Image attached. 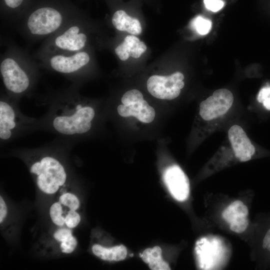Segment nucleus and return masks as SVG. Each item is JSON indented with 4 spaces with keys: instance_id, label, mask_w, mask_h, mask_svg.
Listing matches in <instances>:
<instances>
[{
    "instance_id": "2",
    "label": "nucleus",
    "mask_w": 270,
    "mask_h": 270,
    "mask_svg": "<svg viewBox=\"0 0 270 270\" xmlns=\"http://www.w3.org/2000/svg\"><path fill=\"white\" fill-rule=\"evenodd\" d=\"M30 172L36 179L38 189L50 195L56 193L67 180V174L62 162L51 155H42L30 164Z\"/></svg>"
},
{
    "instance_id": "14",
    "label": "nucleus",
    "mask_w": 270,
    "mask_h": 270,
    "mask_svg": "<svg viewBox=\"0 0 270 270\" xmlns=\"http://www.w3.org/2000/svg\"><path fill=\"white\" fill-rule=\"evenodd\" d=\"M112 23L118 30L126 31L132 35L140 34L142 32L139 20L129 16L122 10H118L114 14Z\"/></svg>"
},
{
    "instance_id": "12",
    "label": "nucleus",
    "mask_w": 270,
    "mask_h": 270,
    "mask_svg": "<svg viewBox=\"0 0 270 270\" xmlns=\"http://www.w3.org/2000/svg\"><path fill=\"white\" fill-rule=\"evenodd\" d=\"M117 110L121 116H134L144 123L152 122L156 114L154 109L144 100L129 106L120 104L118 106Z\"/></svg>"
},
{
    "instance_id": "23",
    "label": "nucleus",
    "mask_w": 270,
    "mask_h": 270,
    "mask_svg": "<svg viewBox=\"0 0 270 270\" xmlns=\"http://www.w3.org/2000/svg\"><path fill=\"white\" fill-rule=\"evenodd\" d=\"M248 220L246 216H240L235 218L230 224V229L236 233H242L248 228Z\"/></svg>"
},
{
    "instance_id": "8",
    "label": "nucleus",
    "mask_w": 270,
    "mask_h": 270,
    "mask_svg": "<svg viewBox=\"0 0 270 270\" xmlns=\"http://www.w3.org/2000/svg\"><path fill=\"white\" fill-rule=\"evenodd\" d=\"M90 60L87 52L80 51L70 55H54L50 60V64L57 72L70 74L82 68L88 63Z\"/></svg>"
},
{
    "instance_id": "6",
    "label": "nucleus",
    "mask_w": 270,
    "mask_h": 270,
    "mask_svg": "<svg viewBox=\"0 0 270 270\" xmlns=\"http://www.w3.org/2000/svg\"><path fill=\"white\" fill-rule=\"evenodd\" d=\"M0 71L4 84L10 92L20 94L28 88L30 80L28 75L14 58L4 59L0 63Z\"/></svg>"
},
{
    "instance_id": "26",
    "label": "nucleus",
    "mask_w": 270,
    "mask_h": 270,
    "mask_svg": "<svg viewBox=\"0 0 270 270\" xmlns=\"http://www.w3.org/2000/svg\"><path fill=\"white\" fill-rule=\"evenodd\" d=\"M206 8L213 12H216L224 6V2L221 0H204Z\"/></svg>"
},
{
    "instance_id": "28",
    "label": "nucleus",
    "mask_w": 270,
    "mask_h": 270,
    "mask_svg": "<svg viewBox=\"0 0 270 270\" xmlns=\"http://www.w3.org/2000/svg\"><path fill=\"white\" fill-rule=\"evenodd\" d=\"M263 248L270 252V228L266 232L262 241Z\"/></svg>"
},
{
    "instance_id": "10",
    "label": "nucleus",
    "mask_w": 270,
    "mask_h": 270,
    "mask_svg": "<svg viewBox=\"0 0 270 270\" xmlns=\"http://www.w3.org/2000/svg\"><path fill=\"white\" fill-rule=\"evenodd\" d=\"M87 41L86 34L81 32L78 25H72L55 38L54 46L61 50L76 52L85 46Z\"/></svg>"
},
{
    "instance_id": "13",
    "label": "nucleus",
    "mask_w": 270,
    "mask_h": 270,
    "mask_svg": "<svg viewBox=\"0 0 270 270\" xmlns=\"http://www.w3.org/2000/svg\"><path fill=\"white\" fill-rule=\"evenodd\" d=\"M146 46L134 35L127 36L123 42L114 50L115 52L120 59L124 61L130 56L134 58H138L146 51Z\"/></svg>"
},
{
    "instance_id": "7",
    "label": "nucleus",
    "mask_w": 270,
    "mask_h": 270,
    "mask_svg": "<svg viewBox=\"0 0 270 270\" xmlns=\"http://www.w3.org/2000/svg\"><path fill=\"white\" fill-rule=\"evenodd\" d=\"M163 178L169 192L177 200H186L190 194V182L187 176L178 165L168 167Z\"/></svg>"
},
{
    "instance_id": "18",
    "label": "nucleus",
    "mask_w": 270,
    "mask_h": 270,
    "mask_svg": "<svg viewBox=\"0 0 270 270\" xmlns=\"http://www.w3.org/2000/svg\"><path fill=\"white\" fill-rule=\"evenodd\" d=\"M248 214V207L238 200L230 204L222 212V216L224 220L231 223L238 216H246Z\"/></svg>"
},
{
    "instance_id": "25",
    "label": "nucleus",
    "mask_w": 270,
    "mask_h": 270,
    "mask_svg": "<svg viewBox=\"0 0 270 270\" xmlns=\"http://www.w3.org/2000/svg\"><path fill=\"white\" fill-rule=\"evenodd\" d=\"M258 101L262 103L264 106L270 110V86H266L262 88L257 96Z\"/></svg>"
},
{
    "instance_id": "22",
    "label": "nucleus",
    "mask_w": 270,
    "mask_h": 270,
    "mask_svg": "<svg viewBox=\"0 0 270 270\" xmlns=\"http://www.w3.org/2000/svg\"><path fill=\"white\" fill-rule=\"evenodd\" d=\"M144 100L142 93L138 90L133 89L126 92L122 96L121 102L126 106Z\"/></svg>"
},
{
    "instance_id": "3",
    "label": "nucleus",
    "mask_w": 270,
    "mask_h": 270,
    "mask_svg": "<svg viewBox=\"0 0 270 270\" xmlns=\"http://www.w3.org/2000/svg\"><path fill=\"white\" fill-rule=\"evenodd\" d=\"M184 74L176 72L168 76L154 75L148 78L147 89L154 97L166 100L176 98L184 87Z\"/></svg>"
},
{
    "instance_id": "15",
    "label": "nucleus",
    "mask_w": 270,
    "mask_h": 270,
    "mask_svg": "<svg viewBox=\"0 0 270 270\" xmlns=\"http://www.w3.org/2000/svg\"><path fill=\"white\" fill-rule=\"evenodd\" d=\"M94 255L100 259L110 262L124 260L127 256V249L123 245L106 247L99 244H94L92 247Z\"/></svg>"
},
{
    "instance_id": "11",
    "label": "nucleus",
    "mask_w": 270,
    "mask_h": 270,
    "mask_svg": "<svg viewBox=\"0 0 270 270\" xmlns=\"http://www.w3.org/2000/svg\"><path fill=\"white\" fill-rule=\"evenodd\" d=\"M18 114L14 107L6 101L0 102V138L8 140L18 128Z\"/></svg>"
},
{
    "instance_id": "24",
    "label": "nucleus",
    "mask_w": 270,
    "mask_h": 270,
    "mask_svg": "<svg viewBox=\"0 0 270 270\" xmlns=\"http://www.w3.org/2000/svg\"><path fill=\"white\" fill-rule=\"evenodd\" d=\"M81 218L76 210H70L65 218V225L70 229L76 228L80 224Z\"/></svg>"
},
{
    "instance_id": "9",
    "label": "nucleus",
    "mask_w": 270,
    "mask_h": 270,
    "mask_svg": "<svg viewBox=\"0 0 270 270\" xmlns=\"http://www.w3.org/2000/svg\"><path fill=\"white\" fill-rule=\"evenodd\" d=\"M228 136L236 157L242 162L250 160L256 149L243 128L233 125L228 130Z\"/></svg>"
},
{
    "instance_id": "21",
    "label": "nucleus",
    "mask_w": 270,
    "mask_h": 270,
    "mask_svg": "<svg viewBox=\"0 0 270 270\" xmlns=\"http://www.w3.org/2000/svg\"><path fill=\"white\" fill-rule=\"evenodd\" d=\"M212 22L210 20L205 18L202 16L195 18L192 22L194 29L200 34L205 35L208 34L212 28Z\"/></svg>"
},
{
    "instance_id": "17",
    "label": "nucleus",
    "mask_w": 270,
    "mask_h": 270,
    "mask_svg": "<svg viewBox=\"0 0 270 270\" xmlns=\"http://www.w3.org/2000/svg\"><path fill=\"white\" fill-rule=\"evenodd\" d=\"M53 236L60 242V250L64 254H71L77 247L78 240L70 228L60 227L54 232Z\"/></svg>"
},
{
    "instance_id": "4",
    "label": "nucleus",
    "mask_w": 270,
    "mask_h": 270,
    "mask_svg": "<svg viewBox=\"0 0 270 270\" xmlns=\"http://www.w3.org/2000/svg\"><path fill=\"white\" fill-rule=\"evenodd\" d=\"M62 16L56 10L44 7L34 11L28 17L26 25L30 32L36 36H46L58 30L62 24Z\"/></svg>"
},
{
    "instance_id": "16",
    "label": "nucleus",
    "mask_w": 270,
    "mask_h": 270,
    "mask_svg": "<svg viewBox=\"0 0 270 270\" xmlns=\"http://www.w3.org/2000/svg\"><path fill=\"white\" fill-rule=\"evenodd\" d=\"M140 256L143 261L148 264L150 270H170L168 263L162 258V250L158 246L146 248Z\"/></svg>"
},
{
    "instance_id": "19",
    "label": "nucleus",
    "mask_w": 270,
    "mask_h": 270,
    "mask_svg": "<svg viewBox=\"0 0 270 270\" xmlns=\"http://www.w3.org/2000/svg\"><path fill=\"white\" fill-rule=\"evenodd\" d=\"M64 206L58 201L54 202L50 206L49 214L52 222L58 226L65 225V218L68 212H65Z\"/></svg>"
},
{
    "instance_id": "5",
    "label": "nucleus",
    "mask_w": 270,
    "mask_h": 270,
    "mask_svg": "<svg viewBox=\"0 0 270 270\" xmlns=\"http://www.w3.org/2000/svg\"><path fill=\"white\" fill-rule=\"evenodd\" d=\"M234 100V96L230 90L226 88L217 90L200 103V114L206 121L217 118L228 112Z\"/></svg>"
},
{
    "instance_id": "20",
    "label": "nucleus",
    "mask_w": 270,
    "mask_h": 270,
    "mask_svg": "<svg viewBox=\"0 0 270 270\" xmlns=\"http://www.w3.org/2000/svg\"><path fill=\"white\" fill-rule=\"evenodd\" d=\"M58 201L68 210H76L80 206V200L72 192H66L62 194Z\"/></svg>"
},
{
    "instance_id": "27",
    "label": "nucleus",
    "mask_w": 270,
    "mask_h": 270,
    "mask_svg": "<svg viewBox=\"0 0 270 270\" xmlns=\"http://www.w3.org/2000/svg\"><path fill=\"white\" fill-rule=\"evenodd\" d=\"M8 214V208L2 196H0V223L2 224Z\"/></svg>"
},
{
    "instance_id": "1",
    "label": "nucleus",
    "mask_w": 270,
    "mask_h": 270,
    "mask_svg": "<svg viewBox=\"0 0 270 270\" xmlns=\"http://www.w3.org/2000/svg\"><path fill=\"white\" fill-rule=\"evenodd\" d=\"M54 114L51 123L58 134L66 136H76L88 132L95 116L93 108L84 106L78 102L60 106Z\"/></svg>"
},
{
    "instance_id": "29",
    "label": "nucleus",
    "mask_w": 270,
    "mask_h": 270,
    "mask_svg": "<svg viewBox=\"0 0 270 270\" xmlns=\"http://www.w3.org/2000/svg\"><path fill=\"white\" fill-rule=\"evenodd\" d=\"M6 4L8 6L14 8L20 6L23 0H4Z\"/></svg>"
}]
</instances>
